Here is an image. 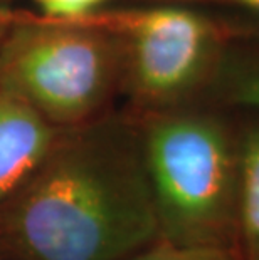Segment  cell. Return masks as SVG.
<instances>
[{
  "mask_svg": "<svg viewBox=\"0 0 259 260\" xmlns=\"http://www.w3.org/2000/svg\"><path fill=\"white\" fill-rule=\"evenodd\" d=\"M0 81L56 128L103 116L125 81L120 37L88 19L20 17L0 41Z\"/></svg>",
  "mask_w": 259,
  "mask_h": 260,
  "instance_id": "obj_3",
  "label": "cell"
},
{
  "mask_svg": "<svg viewBox=\"0 0 259 260\" xmlns=\"http://www.w3.org/2000/svg\"><path fill=\"white\" fill-rule=\"evenodd\" d=\"M239 257L259 260V124L239 136Z\"/></svg>",
  "mask_w": 259,
  "mask_h": 260,
  "instance_id": "obj_6",
  "label": "cell"
},
{
  "mask_svg": "<svg viewBox=\"0 0 259 260\" xmlns=\"http://www.w3.org/2000/svg\"><path fill=\"white\" fill-rule=\"evenodd\" d=\"M84 19L120 37L125 82L147 111L167 109L190 94L217 62V25L190 9L165 5Z\"/></svg>",
  "mask_w": 259,
  "mask_h": 260,
  "instance_id": "obj_4",
  "label": "cell"
},
{
  "mask_svg": "<svg viewBox=\"0 0 259 260\" xmlns=\"http://www.w3.org/2000/svg\"><path fill=\"white\" fill-rule=\"evenodd\" d=\"M0 260H4V258H2V257H0Z\"/></svg>",
  "mask_w": 259,
  "mask_h": 260,
  "instance_id": "obj_12",
  "label": "cell"
},
{
  "mask_svg": "<svg viewBox=\"0 0 259 260\" xmlns=\"http://www.w3.org/2000/svg\"><path fill=\"white\" fill-rule=\"evenodd\" d=\"M47 19L74 20L93 14L104 0H34Z\"/></svg>",
  "mask_w": 259,
  "mask_h": 260,
  "instance_id": "obj_9",
  "label": "cell"
},
{
  "mask_svg": "<svg viewBox=\"0 0 259 260\" xmlns=\"http://www.w3.org/2000/svg\"><path fill=\"white\" fill-rule=\"evenodd\" d=\"M222 2H227V4H233V5H239V7L252 10V12H259V0H222Z\"/></svg>",
  "mask_w": 259,
  "mask_h": 260,
  "instance_id": "obj_11",
  "label": "cell"
},
{
  "mask_svg": "<svg viewBox=\"0 0 259 260\" xmlns=\"http://www.w3.org/2000/svg\"><path fill=\"white\" fill-rule=\"evenodd\" d=\"M158 239L138 121L61 129L0 203L4 260H126Z\"/></svg>",
  "mask_w": 259,
  "mask_h": 260,
  "instance_id": "obj_1",
  "label": "cell"
},
{
  "mask_svg": "<svg viewBox=\"0 0 259 260\" xmlns=\"http://www.w3.org/2000/svg\"><path fill=\"white\" fill-rule=\"evenodd\" d=\"M59 131L0 81V203L39 165Z\"/></svg>",
  "mask_w": 259,
  "mask_h": 260,
  "instance_id": "obj_5",
  "label": "cell"
},
{
  "mask_svg": "<svg viewBox=\"0 0 259 260\" xmlns=\"http://www.w3.org/2000/svg\"><path fill=\"white\" fill-rule=\"evenodd\" d=\"M126 260H241L238 253L217 247L179 245L158 239Z\"/></svg>",
  "mask_w": 259,
  "mask_h": 260,
  "instance_id": "obj_7",
  "label": "cell"
},
{
  "mask_svg": "<svg viewBox=\"0 0 259 260\" xmlns=\"http://www.w3.org/2000/svg\"><path fill=\"white\" fill-rule=\"evenodd\" d=\"M20 17L7 5V0H0V41L7 34V30L14 25V22Z\"/></svg>",
  "mask_w": 259,
  "mask_h": 260,
  "instance_id": "obj_10",
  "label": "cell"
},
{
  "mask_svg": "<svg viewBox=\"0 0 259 260\" xmlns=\"http://www.w3.org/2000/svg\"><path fill=\"white\" fill-rule=\"evenodd\" d=\"M138 128L160 239L239 255V136L216 116L172 108L147 111Z\"/></svg>",
  "mask_w": 259,
  "mask_h": 260,
  "instance_id": "obj_2",
  "label": "cell"
},
{
  "mask_svg": "<svg viewBox=\"0 0 259 260\" xmlns=\"http://www.w3.org/2000/svg\"><path fill=\"white\" fill-rule=\"evenodd\" d=\"M225 94L236 104L259 109V64L241 69L229 77Z\"/></svg>",
  "mask_w": 259,
  "mask_h": 260,
  "instance_id": "obj_8",
  "label": "cell"
}]
</instances>
